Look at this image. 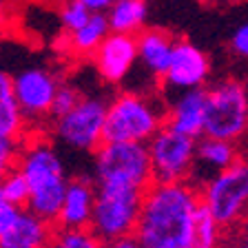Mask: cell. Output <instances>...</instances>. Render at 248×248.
I'll return each mask as SVG.
<instances>
[{
    "mask_svg": "<svg viewBox=\"0 0 248 248\" xmlns=\"http://www.w3.org/2000/svg\"><path fill=\"white\" fill-rule=\"evenodd\" d=\"M197 206L200 193L191 182H151L133 235L144 248H186Z\"/></svg>",
    "mask_w": 248,
    "mask_h": 248,
    "instance_id": "6da1fadb",
    "label": "cell"
},
{
    "mask_svg": "<svg viewBox=\"0 0 248 248\" xmlns=\"http://www.w3.org/2000/svg\"><path fill=\"white\" fill-rule=\"evenodd\" d=\"M16 169L20 170L29 184V200L25 208L45 222L56 224L69 180L64 173V162L56 146L42 138L20 146Z\"/></svg>",
    "mask_w": 248,
    "mask_h": 248,
    "instance_id": "7a4b0ae2",
    "label": "cell"
},
{
    "mask_svg": "<svg viewBox=\"0 0 248 248\" xmlns=\"http://www.w3.org/2000/svg\"><path fill=\"white\" fill-rule=\"evenodd\" d=\"M166 108L162 102L142 93H120L107 102L104 142H146L164 124Z\"/></svg>",
    "mask_w": 248,
    "mask_h": 248,
    "instance_id": "3957f363",
    "label": "cell"
},
{
    "mask_svg": "<svg viewBox=\"0 0 248 248\" xmlns=\"http://www.w3.org/2000/svg\"><path fill=\"white\" fill-rule=\"evenodd\" d=\"M197 193L202 206L222 228H232L248 219V157H237L211 175Z\"/></svg>",
    "mask_w": 248,
    "mask_h": 248,
    "instance_id": "277c9868",
    "label": "cell"
},
{
    "mask_svg": "<svg viewBox=\"0 0 248 248\" xmlns=\"http://www.w3.org/2000/svg\"><path fill=\"white\" fill-rule=\"evenodd\" d=\"M204 135L235 144L248 135V87L244 82L228 78L206 89Z\"/></svg>",
    "mask_w": 248,
    "mask_h": 248,
    "instance_id": "5b68a950",
    "label": "cell"
},
{
    "mask_svg": "<svg viewBox=\"0 0 248 248\" xmlns=\"http://www.w3.org/2000/svg\"><path fill=\"white\" fill-rule=\"evenodd\" d=\"M93 153L98 186H129L144 191L153 182L144 142H102Z\"/></svg>",
    "mask_w": 248,
    "mask_h": 248,
    "instance_id": "8992f818",
    "label": "cell"
},
{
    "mask_svg": "<svg viewBox=\"0 0 248 248\" xmlns=\"http://www.w3.org/2000/svg\"><path fill=\"white\" fill-rule=\"evenodd\" d=\"M142 191L129 186H95L91 228L102 242L133 235L138 226Z\"/></svg>",
    "mask_w": 248,
    "mask_h": 248,
    "instance_id": "52a82bcc",
    "label": "cell"
},
{
    "mask_svg": "<svg viewBox=\"0 0 248 248\" xmlns=\"http://www.w3.org/2000/svg\"><path fill=\"white\" fill-rule=\"evenodd\" d=\"M195 142L197 140L170 129L169 124H162L144 142L149 151L153 182L188 180L195 164Z\"/></svg>",
    "mask_w": 248,
    "mask_h": 248,
    "instance_id": "ba28073f",
    "label": "cell"
},
{
    "mask_svg": "<svg viewBox=\"0 0 248 248\" xmlns=\"http://www.w3.org/2000/svg\"><path fill=\"white\" fill-rule=\"evenodd\" d=\"M107 102L100 98H80L64 115L53 120V135L76 151H95L104 142Z\"/></svg>",
    "mask_w": 248,
    "mask_h": 248,
    "instance_id": "9c48e42d",
    "label": "cell"
},
{
    "mask_svg": "<svg viewBox=\"0 0 248 248\" xmlns=\"http://www.w3.org/2000/svg\"><path fill=\"white\" fill-rule=\"evenodd\" d=\"M11 80H14V93L22 118L31 122L49 118V108H51L58 84H60L58 78L45 67H29Z\"/></svg>",
    "mask_w": 248,
    "mask_h": 248,
    "instance_id": "30bf717a",
    "label": "cell"
},
{
    "mask_svg": "<svg viewBox=\"0 0 248 248\" xmlns=\"http://www.w3.org/2000/svg\"><path fill=\"white\" fill-rule=\"evenodd\" d=\"M211 76V60L200 46L188 40H175L162 84L166 89L186 91V89L204 87Z\"/></svg>",
    "mask_w": 248,
    "mask_h": 248,
    "instance_id": "8fae6325",
    "label": "cell"
},
{
    "mask_svg": "<svg viewBox=\"0 0 248 248\" xmlns=\"http://www.w3.org/2000/svg\"><path fill=\"white\" fill-rule=\"evenodd\" d=\"M138 62V40L131 33H108L93 51V64L100 78L108 84H118L131 73Z\"/></svg>",
    "mask_w": 248,
    "mask_h": 248,
    "instance_id": "7c38bea8",
    "label": "cell"
},
{
    "mask_svg": "<svg viewBox=\"0 0 248 248\" xmlns=\"http://www.w3.org/2000/svg\"><path fill=\"white\" fill-rule=\"evenodd\" d=\"M204 118H206V89L197 87L177 93V98L166 111L164 124L197 140L204 135Z\"/></svg>",
    "mask_w": 248,
    "mask_h": 248,
    "instance_id": "4fadbf2b",
    "label": "cell"
},
{
    "mask_svg": "<svg viewBox=\"0 0 248 248\" xmlns=\"http://www.w3.org/2000/svg\"><path fill=\"white\" fill-rule=\"evenodd\" d=\"M95 202V184L84 177L67 180L64 197L60 204V213L53 226L56 228H89Z\"/></svg>",
    "mask_w": 248,
    "mask_h": 248,
    "instance_id": "5bb4252c",
    "label": "cell"
},
{
    "mask_svg": "<svg viewBox=\"0 0 248 248\" xmlns=\"http://www.w3.org/2000/svg\"><path fill=\"white\" fill-rule=\"evenodd\" d=\"M56 226L20 208L18 217L9 228L0 235V248H49Z\"/></svg>",
    "mask_w": 248,
    "mask_h": 248,
    "instance_id": "9a60e30c",
    "label": "cell"
},
{
    "mask_svg": "<svg viewBox=\"0 0 248 248\" xmlns=\"http://www.w3.org/2000/svg\"><path fill=\"white\" fill-rule=\"evenodd\" d=\"M135 40H138V60L155 78H162L169 67L175 40L162 29H142Z\"/></svg>",
    "mask_w": 248,
    "mask_h": 248,
    "instance_id": "2e32d148",
    "label": "cell"
},
{
    "mask_svg": "<svg viewBox=\"0 0 248 248\" xmlns=\"http://www.w3.org/2000/svg\"><path fill=\"white\" fill-rule=\"evenodd\" d=\"M237 157L239 155H237L235 142H226V140L202 135L195 142V164H193V170L195 169L204 170V173H206L204 182H206L211 175H215V173H219L222 169H226L228 164H232ZM204 182H202V184H204Z\"/></svg>",
    "mask_w": 248,
    "mask_h": 248,
    "instance_id": "e0dca14e",
    "label": "cell"
},
{
    "mask_svg": "<svg viewBox=\"0 0 248 248\" xmlns=\"http://www.w3.org/2000/svg\"><path fill=\"white\" fill-rule=\"evenodd\" d=\"M104 16L108 31L138 36L146 22V0H113Z\"/></svg>",
    "mask_w": 248,
    "mask_h": 248,
    "instance_id": "ac0fdd59",
    "label": "cell"
},
{
    "mask_svg": "<svg viewBox=\"0 0 248 248\" xmlns=\"http://www.w3.org/2000/svg\"><path fill=\"white\" fill-rule=\"evenodd\" d=\"M22 126H25V118H22L18 100H16L14 80L9 73L0 69V135L18 138Z\"/></svg>",
    "mask_w": 248,
    "mask_h": 248,
    "instance_id": "d6986e66",
    "label": "cell"
},
{
    "mask_svg": "<svg viewBox=\"0 0 248 248\" xmlns=\"http://www.w3.org/2000/svg\"><path fill=\"white\" fill-rule=\"evenodd\" d=\"M108 22L104 14H91L89 20L84 25H80L78 29L69 31V45L76 53H93L98 49V45L108 36Z\"/></svg>",
    "mask_w": 248,
    "mask_h": 248,
    "instance_id": "ffe728a7",
    "label": "cell"
},
{
    "mask_svg": "<svg viewBox=\"0 0 248 248\" xmlns=\"http://www.w3.org/2000/svg\"><path fill=\"white\" fill-rule=\"evenodd\" d=\"M219 239H222V226L213 219L211 213L200 202L186 248H219Z\"/></svg>",
    "mask_w": 248,
    "mask_h": 248,
    "instance_id": "44dd1931",
    "label": "cell"
},
{
    "mask_svg": "<svg viewBox=\"0 0 248 248\" xmlns=\"http://www.w3.org/2000/svg\"><path fill=\"white\" fill-rule=\"evenodd\" d=\"M102 244L91 228H56L49 248H102Z\"/></svg>",
    "mask_w": 248,
    "mask_h": 248,
    "instance_id": "7402d4cb",
    "label": "cell"
},
{
    "mask_svg": "<svg viewBox=\"0 0 248 248\" xmlns=\"http://www.w3.org/2000/svg\"><path fill=\"white\" fill-rule=\"evenodd\" d=\"M0 197L14 206L25 208L27 200H29V184L18 169H11L9 173L0 177Z\"/></svg>",
    "mask_w": 248,
    "mask_h": 248,
    "instance_id": "603a6c76",
    "label": "cell"
},
{
    "mask_svg": "<svg viewBox=\"0 0 248 248\" xmlns=\"http://www.w3.org/2000/svg\"><path fill=\"white\" fill-rule=\"evenodd\" d=\"M80 98H82V95H80L78 87H73V84H58L51 108H49V118L56 120V118H60V115H64L67 111H71V108L76 107Z\"/></svg>",
    "mask_w": 248,
    "mask_h": 248,
    "instance_id": "cb8c5ba5",
    "label": "cell"
},
{
    "mask_svg": "<svg viewBox=\"0 0 248 248\" xmlns=\"http://www.w3.org/2000/svg\"><path fill=\"white\" fill-rule=\"evenodd\" d=\"M89 16H91V11H89L82 2L71 0V2H67V5L62 7L60 20H62V27H64V29L73 31V29H78L80 25H84V22L89 20Z\"/></svg>",
    "mask_w": 248,
    "mask_h": 248,
    "instance_id": "d4e9b609",
    "label": "cell"
},
{
    "mask_svg": "<svg viewBox=\"0 0 248 248\" xmlns=\"http://www.w3.org/2000/svg\"><path fill=\"white\" fill-rule=\"evenodd\" d=\"M18 155H20V144H18V138H11V135H0V177L5 175V173H9L11 169H16Z\"/></svg>",
    "mask_w": 248,
    "mask_h": 248,
    "instance_id": "484cf974",
    "label": "cell"
},
{
    "mask_svg": "<svg viewBox=\"0 0 248 248\" xmlns=\"http://www.w3.org/2000/svg\"><path fill=\"white\" fill-rule=\"evenodd\" d=\"M231 49L242 60H248V22H244L242 27L235 29V33L231 38Z\"/></svg>",
    "mask_w": 248,
    "mask_h": 248,
    "instance_id": "4316f807",
    "label": "cell"
},
{
    "mask_svg": "<svg viewBox=\"0 0 248 248\" xmlns=\"http://www.w3.org/2000/svg\"><path fill=\"white\" fill-rule=\"evenodd\" d=\"M18 213H20V208L14 206V204H9V202H5L2 197H0V235H2V232L14 224V219L18 217Z\"/></svg>",
    "mask_w": 248,
    "mask_h": 248,
    "instance_id": "83f0119b",
    "label": "cell"
},
{
    "mask_svg": "<svg viewBox=\"0 0 248 248\" xmlns=\"http://www.w3.org/2000/svg\"><path fill=\"white\" fill-rule=\"evenodd\" d=\"M102 248H144L140 244V239L135 235H126V237H118V239H108L102 244Z\"/></svg>",
    "mask_w": 248,
    "mask_h": 248,
    "instance_id": "f1b7e54d",
    "label": "cell"
},
{
    "mask_svg": "<svg viewBox=\"0 0 248 248\" xmlns=\"http://www.w3.org/2000/svg\"><path fill=\"white\" fill-rule=\"evenodd\" d=\"M78 2H82L91 14H107V9L111 7L113 0H78Z\"/></svg>",
    "mask_w": 248,
    "mask_h": 248,
    "instance_id": "f546056e",
    "label": "cell"
},
{
    "mask_svg": "<svg viewBox=\"0 0 248 248\" xmlns=\"http://www.w3.org/2000/svg\"><path fill=\"white\" fill-rule=\"evenodd\" d=\"M237 248H248V228H244L242 237H239V242H237Z\"/></svg>",
    "mask_w": 248,
    "mask_h": 248,
    "instance_id": "4dcf8cb0",
    "label": "cell"
},
{
    "mask_svg": "<svg viewBox=\"0 0 248 248\" xmlns=\"http://www.w3.org/2000/svg\"><path fill=\"white\" fill-rule=\"evenodd\" d=\"M155 248H162V246H155Z\"/></svg>",
    "mask_w": 248,
    "mask_h": 248,
    "instance_id": "1f68e13d",
    "label": "cell"
}]
</instances>
